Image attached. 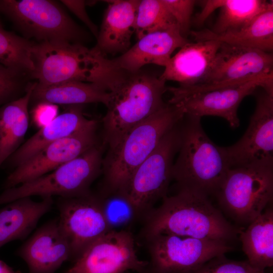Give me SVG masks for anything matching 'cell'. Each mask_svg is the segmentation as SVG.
Returning a JSON list of instances; mask_svg holds the SVG:
<instances>
[{
    "instance_id": "cell-1",
    "label": "cell",
    "mask_w": 273,
    "mask_h": 273,
    "mask_svg": "<svg viewBox=\"0 0 273 273\" xmlns=\"http://www.w3.org/2000/svg\"><path fill=\"white\" fill-rule=\"evenodd\" d=\"M143 239L158 234H170L200 239L230 242L241 232L214 207L208 196L198 190L179 188L166 196L162 204L142 219Z\"/></svg>"
},
{
    "instance_id": "cell-2",
    "label": "cell",
    "mask_w": 273,
    "mask_h": 273,
    "mask_svg": "<svg viewBox=\"0 0 273 273\" xmlns=\"http://www.w3.org/2000/svg\"><path fill=\"white\" fill-rule=\"evenodd\" d=\"M32 57L34 69L31 75L43 85L81 81L96 84L111 92L129 74L115 65L112 59L79 43L35 42Z\"/></svg>"
},
{
    "instance_id": "cell-3",
    "label": "cell",
    "mask_w": 273,
    "mask_h": 273,
    "mask_svg": "<svg viewBox=\"0 0 273 273\" xmlns=\"http://www.w3.org/2000/svg\"><path fill=\"white\" fill-rule=\"evenodd\" d=\"M184 115L180 109L167 103L132 128L115 147L108 150L103 159L100 193H121L134 170Z\"/></svg>"
},
{
    "instance_id": "cell-4",
    "label": "cell",
    "mask_w": 273,
    "mask_h": 273,
    "mask_svg": "<svg viewBox=\"0 0 273 273\" xmlns=\"http://www.w3.org/2000/svg\"><path fill=\"white\" fill-rule=\"evenodd\" d=\"M201 118L184 115L180 122L178 156L172 178L179 188L215 194L231 168L224 147L215 144L201 124Z\"/></svg>"
},
{
    "instance_id": "cell-5",
    "label": "cell",
    "mask_w": 273,
    "mask_h": 273,
    "mask_svg": "<svg viewBox=\"0 0 273 273\" xmlns=\"http://www.w3.org/2000/svg\"><path fill=\"white\" fill-rule=\"evenodd\" d=\"M164 80L159 76L141 71L129 73L114 91L106 106L102 119V145L108 150L115 147L132 128L166 105Z\"/></svg>"
},
{
    "instance_id": "cell-6",
    "label": "cell",
    "mask_w": 273,
    "mask_h": 273,
    "mask_svg": "<svg viewBox=\"0 0 273 273\" xmlns=\"http://www.w3.org/2000/svg\"><path fill=\"white\" fill-rule=\"evenodd\" d=\"M258 87L273 94V74L228 83L167 87L171 94L168 103L185 115L222 117L236 128L240 125L237 111L241 102Z\"/></svg>"
},
{
    "instance_id": "cell-7",
    "label": "cell",
    "mask_w": 273,
    "mask_h": 273,
    "mask_svg": "<svg viewBox=\"0 0 273 273\" xmlns=\"http://www.w3.org/2000/svg\"><path fill=\"white\" fill-rule=\"evenodd\" d=\"M104 147L100 143L50 172L5 189L0 194V205L33 196L71 197L89 193L90 186L102 173Z\"/></svg>"
},
{
    "instance_id": "cell-8",
    "label": "cell",
    "mask_w": 273,
    "mask_h": 273,
    "mask_svg": "<svg viewBox=\"0 0 273 273\" xmlns=\"http://www.w3.org/2000/svg\"><path fill=\"white\" fill-rule=\"evenodd\" d=\"M215 195L232 219L249 224L272 201L273 164L231 168Z\"/></svg>"
},
{
    "instance_id": "cell-9",
    "label": "cell",
    "mask_w": 273,
    "mask_h": 273,
    "mask_svg": "<svg viewBox=\"0 0 273 273\" xmlns=\"http://www.w3.org/2000/svg\"><path fill=\"white\" fill-rule=\"evenodd\" d=\"M180 121L163 136L119 193L129 201L138 220H142L159 200L167 196L172 179L174 158L179 146Z\"/></svg>"
},
{
    "instance_id": "cell-10",
    "label": "cell",
    "mask_w": 273,
    "mask_h": 273,
    "mask_svg": "<svg viewBox=\"0 0 273 273\" xmlns=\"http://www.w3.org/2000/svg\"><path fill=\"white\" fill-rule=\"evenodd\" d=\"M4 13L38 42L79 43L85 34L58 4L48 0H0Z\"/></svg>"
},
{
    "instance_id": "cell-11",
    "label": "cell",
    "mask_w": 273,
    "mask_h": 273,
    "mask_svg": "<svg viewBox=\"0 0 273 273\" xmlns=\"http://www.w3.org/2000/svg\"><path fill=\"white\" fill-rule=\"evenodd\" d=\"M149 254L152 273H189L212 258L230 252L228 242L170 234L143 239Z\"/></svg>"
},
{
    "instance_id": "cell-12",
    "label": "cell",
    "mask_w": 273,
    "mask_h": 273,
    "mask_svg": "<svg viewBox=\"0 0 273 273\" xmlns=\"http://www.w3.org/2000/svg\"><path fill=\"white\" fill-rule=\"evenodd\" d=\"M135 242L129 230L110 231L87 247L64 273L140 272L148 261L139 258Z\"/></svg>"
},
{
    "instance_id": "cell-13",
    "label": "cell",
    "mask_w": 273,
    "mask_h": 273,
    "mask_svg": "<svg viewBox=\"0 0 273 273\" xmlns=\"http://www.w3.org/2000/svg\"><path fill=\"white\" fill-rule=\"evenodd\" d=\"M59 224L67 240L73 262L84 250L111 231L104 214L98 194L59 197Z\"/></svg>"
},
{
    "instance_id": "cell-14",
    "label": "cell",
    "mask_w": 273,
    "mask_h": 273,
    "mask_svg": "<svg viewBox=\"0 0 273 273\" xmlns=\"http://www.w3.org/2000/svg\"><path fill=\"white\" fill-rule=\"evenodd\" d=\"M97 129V122L93 120L77 132L46 146L14 168L6 179L5 190L50 172L99 144Z\"/></svg>"
},
{
    "instance_id": "cell-15",
    "label": "cell",
    "mask_w": 273,
    "mask_h": 273,
    "mask_svg": "<svg viewBox=\"0 0 273 273\" xmlns=\"http://www.w3.org/2000/svg\"><path fill=\"white\" fill-rule=\"evenodd\" d=\"M263 90L243 136L225 148L231 168L273 164V94Z\"/></svg>"
},
{
    "instance_id": "cell-16",
    "label": "cell",
    "mask_w": 273,
    "mask_h": 273,
    "mask_svg": "<svg viewBox=\"0 0 273 273\" xmlns=\"http://www.w3.org/2000/svg\"><path fill=\"white\" fill-rule=\"evenodd\" d=\"M270 74H273L272 53L221 42L201 84L236 82Z\"/></svg>"
},
{
    "instance_id": "cell-17",
    "label": "cell",
    "mask_w": 273,
    "mask_h": 273,
    "mask_svg": "<svg viewBox=\"0 0 273 273\" xmlns=\"http://www.w3.org/2000/svg\"><path fill=\"white\" fill-rule=\"evenodd\" d=\"M17 254L26 263L28 273H55L64 262L71 261L70 246L58 219L41 226L21 245Z\"/></svg>"
},
{
    "instance_id": "cell-18",
    "label": "cell",
    "mask_w": 273,
    "mask_h": 273,
    "mask_svg": "<svg viewBox=\"0 0 273 273\" xmlns=\"http://www.w3.org/2000/svg\"><path fill=\"white\" fill-rule=\"evenodd\" d=\"M189 41L181 35L178 26H173L144 35L126 52L112 60L118 68L129 73L150 64L165 67L174 51Z\"/></svg>"
},
{
    "instance_id": "cell-19",
    "label": "cell",
    "mask_w": 273,
    "mask_h": 273,
    "mask_svg": "<svg viewBox=\"0 0 273 273\" xmlns=\"http://www.w3.org/2000/svg\"><path fill=\"white\" fill-rule=\"evenodd\" d=\"M221 42L189 41L171 57L160 78L189 86L202 83L209 74Z\"/></svg>"
},
{
    "instance_id": "cell-20",
    "label": "cell",
    "mask_w": 273,
    "mask_h": 273,
    "mask_svg": "<svg viewBox=\"0 0 273 273\" xmlns=\"http://www.w3.org/2000/svg\"><path fill=\"white\" fill-rule=\"evenodd\" d=\"M106 9L97 43L93 48L103 55L121 54L130 47L140 0L106 1Z\"/></svg>"
},
{
    "instance_id": "cell-21",
    "label": "cell",
    "mask_w": 273,
    "mask_h": 273,
    "mask_svg": "<svg viewBox=\"0 0 273 273\" xmlns=\"http://www.w3.org/2000/svg\"><path fill=\"white\" fill-rule=\"evenodd\" d=\"M82 111V105L69 106L62 113L54 117L30 138L8 159L14 168L32 157L44 147L68 136L90 124Z\"/></svg>"
},
{
    "instance_id": "cell-22",
    "label": "cell",
    "mask_w": 273,
    "mask_h": 273,
    "mask_svg": "<svg viewBox=\"0 0 273 273\" xmlns=\"http://www.w3.org/2000/svg\"><path fill=\"white\" fill-rule=\"evenodd\" d=\"M52 197L35 201L23 197L9 203L0 210V248L14 240H23L34 229L38 221L52 208Z\"/></svg>"
},
{
    "instance_id": "cell-23",
    "label": "cell",
    "mask_w": 273,
    "mask_h": 273,
    "mask_svg": "<svg viewBox=\"0 0 273 273\" xmlns=\"http://www.w3.org/2000/svg\"><path fill=\"white\" fill-rule=\"evenodd\" d=\"M191 33L195 41L214 40L272 53L273 1L249 25L238 31L217 34L205 29Z\"/></svg>"
},
{
    "instance_id": "cell-24",
    "label": "cell",
    "mask_w": 273,
    "mask_h": 273,
    "mask_svg": "<svg viewBox=\"0 0 273 273\" xmlns=\"http://www.w3.org/2000/svg\"><path fill=\"white\" fill-rule=\"evenodd\" d=\"M33 86L29 84L22 97L0 107V167L21 146L27 132Z\"/></svg>"
},
{
    "instance_id": "cell-25",
    "label": "cell",
    "mask_w": 273,
    "mask_h": 273,
    "mask_svg": "<svg viewBox=\"0 0 273 273\" xmlns=\"http://www.w3.org/2000/svg\"><path fill=\"white\" fill-rule=\"evenodd\" d=\"M110 93L93 83L69 81L50 85L34 83L31 100L37 104L68 106L101 103L106 106Z\"/></svg>"
},
{
    "instance_id": "cell-26",
    "label": "cell",
    "mask_w": 273,
    "mask_h": 273,
    "mask_svg": "<svg viewBox=\"0 0 273 273\" xmlns=\"http://www.w3.org/2000/svg\"><path fill=\"white\" fill-rule=\"evenodd\" d=\"M240 239L250 264L262 270L272 266L273 209L270 204L241 231Z\"/></svg>"
},
{
    "instance_id": "cell-27",
    "label": "cell",
    "mask_w": 273,
    "mask_h": 273,
    "mask_svg": "<svg viewBox=\"0 0 273 273\" xmlns=\"http://www.w3.org/2000/svg\"><path fill=\"white\" fill-rule=\"evenodd\" d=\"M272 1L221 0L218 17L210 30L217 34L238 31L249 25Z\"/></svg>"
},
{
    "instance_id": "cell-28",
    "label": "cell",
    "mask_w": 273,
    "mask_h": 273,
    "mask_svg": "<svg viewBox=\"0 0 273 273\" xmlns=\"http://www.w3.org/2000/svg\"><path fill=\"white\" fill-rule=\"evenodd\" d=\"M35 42L3 29L0 25V64L18 72L31 75Z\"/></svg>"
},
{
    "instance_id": "cell-29",
    "label": "cell",
    "mask_w": 273,
    "mask_h": 273,
    "mask_svg": "<svg viewBox=\"0 0 273 273\" xmlns=\"http://www.w3.org/2000/svg\"><path fill=\"white\" fill-rule=\"evenodd\" d=\"M176 25L162 0L140 1L134 23V33L138 39L151 32Z\"/></svg>"
},
{
    "instance_id": "cell-30",
    "label": "cell",
    "mask_w": 273,
    "mask_h": 273,
    "mask_svg": "<svg viewBox=\"0 0 273 273\" xmlns=\"http://www.w3.org/2000/svg\"><path fill=\"white\" fill-rule=\"evenodd\" d=\"M98 195L111 230H127L126 227L138 220L132 206L121 194L103 195L100 193Z\"/></svg>"
},
{
    "instance_id": "cell-31",
    "label": "cell",
    "mask_w": 273,
    "mask_h": 273,
    "mask_svg": "<svg viewBox=\"0 0 273 273\" xmlns=\"http://www.w3.org/2000/svg\"><path fill=\"white\" fill-rule=\"evenodd\" d=\"M189 273H266L255 267L247 260L236 261L226 258L224 254L216 256Z\"/></svg>"
},
{
    "instance_id": "cell-32",
    "label": "cell",
    "mask_w": 273,
    "mask_h": 273,
    "mask_svg": "<svg viewBox=\"0 0 273 273\" xmlns=\"http://www.w3.org/2000/svg\"><path fill=\"white\" fill-rule=\"evenodd\" d=\"M175 20L181 35L186 38L191 28V18L196 1L162 0Z\"/></svg>"
},
{
    "instance_id": "cell-33",
    "label": "cell",
    "mask_w": 273,
    "mask_h": 273,
    "mask_svg": "<svg viewBox=\"0 0 273 273\" xmlns=\"http://www.w3.org/2000/svg\"><path fill=\"white\" fill-rule=\"evenodd\" d=\"M22 75L0 64V107L16 99L22 87Z\"/></svg>"
},
{
    "instance_id": "cell-34",
    "label": "cell",
    "mask_w": 273,
    "mask_h": 273,
    "mask_svg": "<svg viewBox=\"0 0 273 273\" xmlns=\"http://www.w3.org/2000/svg\"><path fill=\"white\" fill-rule=\"evenodd\" d=\"M61 2L88 27L97 38L99 30L97 26L90 20L86 13V2L84 1L68 0H63Z\"/></svg>"
},
{
    "instance_id": "cell-35",
    "label": "cell",
    "mask_w": 273,
    "mask_h": 273,
    "mask_svg": "<svg viewBox=\"0 0 273 273\" xmlns=\"http://www.w3.org/2000/svg\"><path fill=\"white\" fill-rule=\"evenodd\" d=\"M0 273H16L7 263L0 260Z\"/></svg>"
},
{
    "instance_id": "cell-36",
    "label": "cell",
    "mask_w": 273,
    "mask_h": 273,
    "mask_svg": "<svg viewBox=\"0 0 273 273\" xmlns=\"http://www.w3.org/2000/svg\"><path fill=\"white\" fill-rule=\"evenodd\" d=\"M126 273H131V272L130 271H129V272H127ZM138 273H152V272L150 271V270L147 267V268L146 269H145L144 270L140 272H138Z\"/></svg>"
},
{
    "instance_id": "cell-37",
    "label": "cell",
    "mask_w": 273,
    "mask_h": 273,
    "mask_svg": "<svg viewBox=\"0 0 273 273\" xmlns=\"http://www.w3.org/2000/svg\"><path fill=\"white\" fill-rule=\"evenodd\" d=\"M0 12H1V10H0ZM0 25H2L1 21H0Z\"/></svg>"
}]
</instances>
